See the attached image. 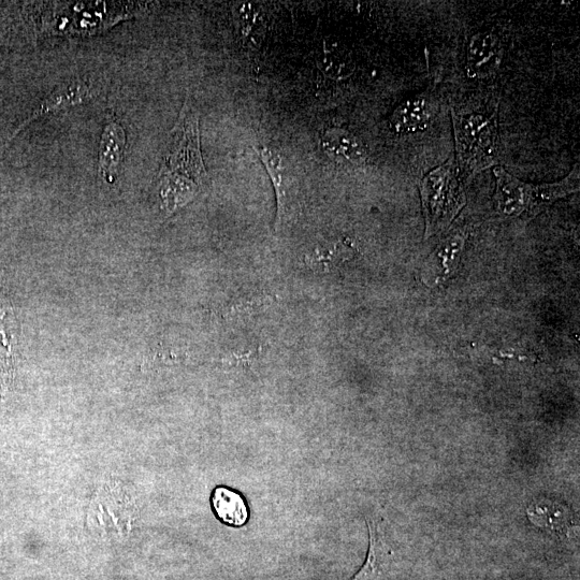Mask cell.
<instances>
[{"instance_id":"cell-5","label":"cell","mask_w":580,"mask_h":580,"mask_svg":"<svg viewBox=\"0 0 580 580\" xmlns=\"http://www.w3.org/2000/svg\"><path fill=\"white\" fill-rule=\"evenodd\" d=\"M439 109L437 100L429 93H420L402 101L390 115L389 126L400 135L423 132Z\"/></svg>"},{"instance_id":"cell-12","label":"cell","mask_w":580,"mask_h":580,"mask_svg":"<svg viewBox=\"0 0 580 580\" xmlns=\"http://www.w3.org/2000/svg\"><path fill=\"white\" fill-rule=\"evenodd\" d=\"M317 66L327 78L338 82L352 77L356 69L351 51L332 39L324 40L317 56Z\"/></svg>"},{"instance_id":"cell-8","label":"cell","mask_w":580,"mask_h":580,"mask_svg":"<svg viewBox=\"0 0 580 580\" xmlns=\"http://www.w3.org/2000/svg\"><path fill=\"white\" fill-rule=\"evenodd\" d=\"M370 547L367 560L352 580H387L394 573L395 553L386 542L380 522L367 519Z\"/></svg>"},{"instance_id":"cell-15","label":"cell","mask_w":580,"mask_h":580,"mask_svg":"<svg viewBox=\"0 0 580 580\" xmlns=\"http://www.w3.org/2000/svg\"><path fill=\"white\" fill-rule=\"evenodd\" d=\"M234 17L242 39L257 45L265 31L263 10L255 4H238L235 6Z\"/></svg>"},{"instance_id":"cell-3","label":"cell","mask_w":580,"mask_h":580,"mask_svg":"<svg viewBox=\"0 0 580 580\" xmlns=\"http://www.w3.org/2000/svg\"><path fill=\"white\" fill-rule=\"evenodd\" d=\"M455 161L462 176L496 167L500 150L498 116L475 110H453Z\"/></svg>"},{"instance_id":"cell-10","label":"cell","mask_w":580,"mask_h":580,"mask_svg":"<svg viewBox=\"0 0 580 580\" xmlns=\"http://www.w3.org/2000/svg\"><path fill=\"white\" fill-rule=\"evenodd\" d=\"M321 144L325 153L335 161L353 165H361L366 162L367 152L364 144L355 135L343 128L326 129L322 135Z\"/></svg>"},{"instance_id":"cell-6","label":"cell","mask_w":580,"mask_h":580,"mask_svg":"<svg viewBox=\"0 0 580 580\" xmlns=\"http://www.w3.org/2000/svg\"><path fill=\"white\" fill-rule=\"evenodd\" d=\"M503 58L500 38L491 32H480L468 43L466 70L472 79H485L496 74Z\"/></svg>"},{"instance_id":"cell-13","label":"cell","mask_w":580,"mask_h":580,"mask_svg":"<svg viewBox=\"0 0 580 580\" xmlns=\"http://www.w3.org/2000/svg\"><path fill=\"white\" fill-rule=\"evenodd\" d=\"M213 510L224 524L242 527L249 520V509L239 493L226 487H217L212 493Z\"/></svg>"},{"instance_id":"cell-9","label":"cell","mask_w":580,"mask_h":580,"mask_svg":"<svg viewBox=\"0 0 580 580\" xmlns=\"http://www.w3.org/2000/svg\"><path fill=\"white\" fill-rule=\"evenodd\" d=\"M126 148V134L119 123H110L101 136L99 147V173L107 183L118 178Z\"/></svg>"},{"instance_id":"cell-14","label":"cell","mask_w":580,"mask_h":580,"mask_svg":"<svg viewBox=\"0 0 580 580\" xmlns=\"http://www.w3.org/2000/svg\"><path fill=\"white\" fill-rule=\"evenodd\" d=\"M353 255V248L345 242L317 246L307 254L306 264L315 272H331Z\"/></svg>"},{"instance_id":"cell-7","label":"cell","mask_w":580,"mask_h":580,"mask_svg":"<svg viewBox=\"0 0 580 580\" xmlns=\"http://www.w3.org/2000/svg\"><path fill=\"white\" fill-rule=\"evenodd\" d=\"M92 87L81 78L71 79L56 89L42 101L40 107L29 116V118L14 132L5 143L4 147L0 149V155L7 149L12 139L24 129L29 123L40 118V116L63 110L69 107H75L85 103L93 97Z\"/></svg>"},{"instance_id":"cell-1","label":"cell","mask_w":580,"mask_h":580,"mask_svg":"<svg viewBox=\"0 0 580 580\" xmlns=\"http://www.w3.org/2000/svg\"><path fill=\"white\" fill-rule=\"evenodd\" d=\"M171 134L173 140L159 173V191L169 214L191 201L207 179L200 151L198 115L187 101Z\"/></svg>"},{"instance_id":"cell-4","label":"cell","mask_w":580,"mask_h":580,"mask_svg":"<svg viewBox=\"0 0 580 580\" xmlns=\"http://www.w3.org/2000/svg\"><path fill=\"white\" fill-rule=\"evenodd\" d=\"M463 178L455 157H452L431 170L420 181L419 192L426 221V239L448 228L466 206Z\"/></svg>"},{"instance_id":"cell-2","label":"cell","mask_w":580,"mask_h":580,"mask_svg":"<svg viewBox=\"0 0 580 580\" xmlns=\"http://www.w3.org/2000/svg\"><path fill=\"white\" fill-rule=\"evenodd\" d=\"M496 193L493 197L498 214L504 219L531 221L557 200L579 191V168L555 183L522 182L503 167H493Z\"/></svg>"},{"instance_id":"cell-11","label":"cell","mask_w":580,"mask_h":580,"mask_svg":"<svg viewBox=\"0 0 580 580\" xmlns=\"http://www.w3.org/2000/svg\"><path fill=\"white\" fill-rule=\"evenodd\" d=\"M261 163L264 164L272 182L275 197H277V219L275 229L279 230L290 213V195L286 183V170L282 156L268 147L257 148Z\"/></svg>"}]
</instances>
